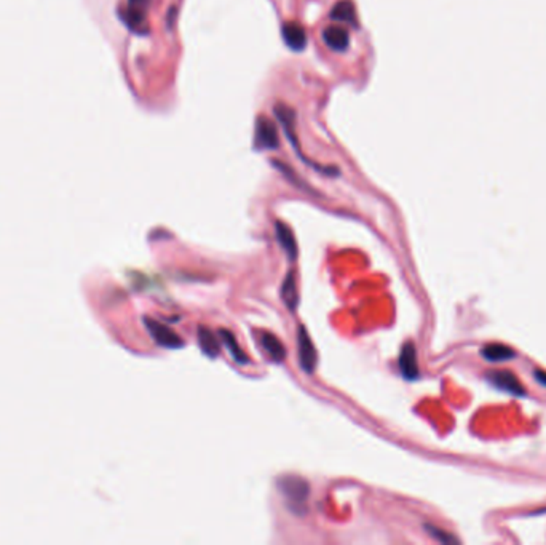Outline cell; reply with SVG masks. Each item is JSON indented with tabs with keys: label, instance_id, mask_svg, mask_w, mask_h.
Masks as SVG:
<instances>
[{
	"label": "cell",
	"instance_id": "obj_1",
	"mask_svg": "<svg viewBox=\"0 0 546 545\" xmlns=\"http://www.w3.org/2000/svg\"><path fill=\"white\" fill-rule=\"evenodd\" d=\"M280 493L283 494V498L287 500V507L291 508L294 513H300V508L305 507L307 498H309L310 488L307 485V481L299 479V476H281L278 480Z\"/></svg>",
	"mask_w": 546,
	"mask_h": 545
},
{
	"label": "cell",
	"instance_id": "obj_2",
	"mask_svg": "<svg viewBox=\"0 0 546 545\" xmlns=\"http://www.w3.org/2000/svg\"><path fill=\"white\" fill-rule=\"evenodd\" d=\"M254 146L257 151H273L280 148L277 127L266 115H259L256 120Z\"/></svg>",
	"mask_w": 546,
	"mask_h": 545
},
{
	"label": "cell",
	"instance_id": "obj_3",
	"mask_svg": "<svg viewBox=\"0 0 546 545\" xmlns=\"http://www.w3.org/2000/svg\"><path fill=\"white\" fill-rule=\"evenodd\" d=\"M297 360L299 366L302 368L307 375H311L315 371L318 363V355L316 348L311 342V338L307 333L304 324L297 327Z\"/></svg>",
	"mask_w": 546,
	"mask_h": 545
},
{
	"label": "cell",
	"instance_id": "obj_4",
	"mask_svg": "<svg viewBox=\"0 0 546 545\" xmlns=\"http://www.w3.org/2000/svg\"><path fill=\"white\" fill-rule=\"evenodd\" d=\"M144 323L147 329H149L150 336L158 346L165 348H181L184 347V341L174 329H171L167 324L153 320V318H144Z\"/></svg>",
	"mask_w": 546,
	"mask_h": 545
},
{
	"label": "cell",
	"instance_id": "obj_5",
	"mask_svg": "<svg viewBox=\"0 0 546 545\" xmlns=\"http://www.w3.org/2000/svg\"><path fill=\"white\" fill-rule=\"evenodd\" d=\"M398 365H400V373L406 381H415V379H419L420 371L419 361H417V348L413 342H406V344L401 347Z\"/></svg>",
	"mask_w": 546,
	"mask_h": 545
},
{
	"label": "cell",
	"instance_id": "obj_6",
	"mask_svg": "<svg viewBox=\"0 0 546 545\" xmlns=\"http://www.w3.org/2000/svg\"><path fill=\"white\" fill-rule=\"evenodd\" d=\"M487 379L495 385L497 389L508 392V394H513L518 397L526 395L524 385L518 381V377L514 376L511 371H505V370L490 371L487 375Z\"/></svg>",
	"mask_w": 546,
	"mask_h": 545
},
{
	"label": "cell",
	"instance_id": "obj_7",
	"mask_svg": "<svg viewBox=\"0 0 546 545\" xmlns=\"http://www.w3.org/2000/svg\"><path fill=\"white\" fill-rule=\"evenodd\" d=\"M321 37H323L324 44H326V47L331 48L333 52H337V53L347 52L348 47H350L348 30L342 26L324 28Z\"/></svg>",
	"mask_w": 546,
	"mask_h": 545
},
{
	"label": "cell",
	"instance_id": "obj_8",
	"mask_svg": "<svg viewBox=\"0 0 546 545\" xmlns=\"http://www.w3.org/2000/svg\"><path fill=\"white\" fill-rule=\"evenodd\" d=\"M281 35H283L285 44L294 52H302L307 45V33L299 23H285L281 28Z\"/></svg>",
	"mask_w": 546,
	"mask_h": 545
},
{
	"label": "cell",
	"instance_id": "obj_9",
	"mask_svg": "<svg viewBox=\"0 0 546 545\" xmlns=\"http://www.w3.org/2000/svg\"><path fill=\"white\" fill-rule=\"evenodd\" d=\"M120 18L121 21L125 23V26L133 30L134 34H141L144 35L147 34V16H146V11H141V10H134L131 7H126L125 8H120Z\"/></svg>",
	"mask_w": 546,
	"mask_h": 545
},
{
	"label": "cell",
	"instance_id": "obj_10",
	"mask_svg": "<svg viewBox=\"0 0 546 545\" xmlns=\"http://www.w3.org/2000/svg\"><path fill=\"white\" fill-rule=\"evenodd\" d=\"M275 232H277V240L280 243V247L283 248V251L287 254V258L291 261L296 259L297 243H296V238H294L292 230L290 229V225H286L281 221H277V224H275Z\"/></svg>",
	"mask_w": 546,
	"mask_h": 545
},
{
	"label": "cell",
	"instance_id": "obj_11",
	"mask_svg": "<svg viewBox=\"0 0 546 545\" xmlns=\"http://www.w3.org/2000/svg\"><path fill=\"white\" fill-rule=\"evenodd\" d=\"M329 16L331 20L334 21L350 24L352 28H358L357 10H355V5L352 0H340V2H337L333 7V10H331Z\"/></svg>",
	"mask_w": 546,
	"mask_h": 545
},
{
	"label": "cell",
	"instance_id": "obj_12",
	"mask_svg": "<svg viewBox=\"0 0 546 545\" xmlns=\"http://www.w3.org/2000/svg\"><path fill=\"white\" fill-rule=\"evenodd\" d=\"M259 342H261L263 351L270 355V358H272L273 361L281 363V361L286 358V348L283 344H281L280 339L275 334L268 333V332H261V341Z\"/></svg>",
	"mask_w": 546,
	"mask_h": 545
},
{
	"label": "cell",
	"instance_id": "obj_13",
	"mask_svg": "<svg viewBox=\"0 0 546 545\" xmlns=\"http://www.w3.org/2000/svg\"><path fill=\"white\" fill-rule=\"evenodd\" d=\"M197 338H198L201 352H203L206 357L216 358L220 352V344L216 338V334L205 327H200L197 332Z\"/></svg>",
	"mask_w": 546,
	"mask_h": 545
},
{
	"label": "cell",
	"instance_id": "obj_14",
	"mask_svg": "<svg viewBox=\"0 0 546 545\" xmlns=\"http://www.w3.org/2000/svg\"><path fill=\"white\" fill-rule=\"evenodd\" d=\"M219 338H220V341L224 342V346L229 348V352L232 355V358L235 360V363H238V365H248L249 363L248 355L242 351V347H240V344H238L237 338L229 332V329H225V328L219 329Z\"/></svg>",
	"mask_w": 546,
	"mask_h": 545
},
{
	"label": "cell",
	"instance_id": "obj_15",
	"mask_svg": "<svg viewBox=\"0 0 546 545\" xmlns=\"http://www.w3.org/2000/svg\"><path fill=\"white\" fill-rule=\"evenodd\" d=\"M281 299H283L285 305L290 310H296L297 304H299V293H297V285H296V279H294V272H287V275L283 280V285H281Z\"/></svg>",
	"mask_w": 546,
	"mask_h": 545
},
{
	"label": "cell",
	"instance_id": "obj_16",
	"mask_svg": "<svg viewBox=\"0 0 546 545\" xmlns=\"http://www.w3.org/2000/svg\"><path fill=\"white\" fill-rule=\"evenodd\" d=\"M481 355L486 360L492 361V363H502V361L514 358V355L516 353H514L513 348L503 344H487L482 347Z\"/></svg>",
	"mask_w": 546,
	"mask_h": 545
},
{
	"label": "cell",
	"instance_id": "obj_17",
	"mask_svg": "<svg viewBox=\"0 0 546 545\" xmlns=\"http://www.w3.org/2000/svg\"><path fill=\"white\" fill-rule=\"evenodd\" d=\"M425 529L428 531V534L433 536L434 539H437V541L443 542V544H457L458 542L456 537L449 534V532L434 528V526H432V525H425Z\"/></svg>",
	"mask_w": 546,
	"mask_h": 545
},
{
	"label": "cell",
	"instance_id": "obj_18",
	"mask_svg": "<svg viewBox=\"0 0 546 545\" xmlns=\"http://www.w3.org/2000/svg\"><path fill=\"white\" fill-rule=\"evenodd\" d=\"M152 0H128V7H131L134 10H141V11H147V8L150 7Z\"/></svg>",
	"mask_w": 546,
	"mask_h": 545
},
{
	"label": "cell",
	"instance_id": "obj_19",
	"mask_svg": "<svg viewBox=\"0 0 546 545\" xmlns=\"http://www.w3.org/2000/svg\"><path fill=\"white\" fill-rule=\"evenodd\" d=\"M533 377L537 379L538 384H542L543 387H546V373L542 370H535L533 371Z\"/></svg>",
	"mask_w": 546,
	"mask_h": 545
}]
</instances>
